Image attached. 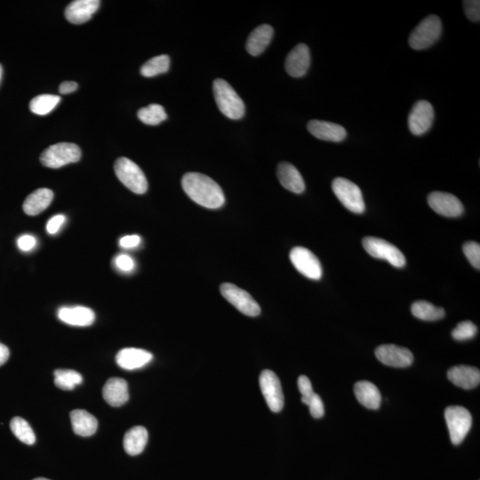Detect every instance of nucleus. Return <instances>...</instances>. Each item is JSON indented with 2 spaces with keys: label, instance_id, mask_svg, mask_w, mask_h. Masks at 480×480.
<instances>
[{
  "label": "nucleus",
  "instance_id": "obj_1",
  "mask_svg": "<svg viewBox=\"0 0 480 480\" xmlns=\"http://www.w3.org/2000/svg\"><path fill=\"white\" fill-rule=\"evenodd\" d=\"M182 189L193 202L207 209H217L223 207L225 198L223 189L207 175L188 173L182 180Z\"/></svg>",
  "mask_w": 480,
  "mask_h": 480
},
{
  "label": "nucleus",
  "instance_id": "obj_2",
  "mask_svg": "<svg viewBox=\"0 0 480 480\" xmlns=\"http://www.w3.org/2000/svg\"><path fill=\"white\" fill-rule=\"evenodd\" d=\"M213 91L218 108L231 120H240L245 115V105L227 81L218 78L214 81Z\"/></svg>",
  "mask_w": 480,
  "mask_h": 480
},
{
  "label": "nucleus",
  "instance_id": "obj_3",
  "mask_svg": "<svg viewBox=\"0 0 480 480\" xmlns=\"http://www.w3.org/2000/svg\"><path fill=\"white\" fill-rule=\"evenodd\" d=\"M114 170L122 184L136 194H145L148 189L145 174L134 161L120 157L114 165Z\"/></svg>",
  "mask_w": 480,
  "mask_h": 480
},
{
  "label": "nucleus",
  "instance_id": "obj_4",
  "mask_svg": "<svg viewBox=\"0 0 480 480\" xmlns=\"http://www.w3.org/2000/svg\"><path fill=\"white\" fill-rule=\"evenodd\" d=\"M442 24L439 16L424 18L414 28L409 37V45L414 50H424L434 44L442 35Z\"/></svg>",
  "mask_w": 480,
  "mask_h": 480
},
{
  "label": "nucleus",
  "instance_id": "obj_5",
  "mask_svg": "<svg viewBox=\"0 0 480 480\" xmlns=\"http://www.w3.org/2000/svg\"><path fill=\"white\" fill-rule=\"evenodd\" d=\"M81 159V150L74 143L60 142L51 145L42 152L41 161L43 166L60 168L68 164L76 163Z\"/></svg>",
  "mask_w": 480,
  "mask_h": 480
},
{
  "label": "nucleus",
  "instance_id": "obj_6",
  "mask_svg": "<svg viewBox=\"0 0 480 480\" xmlns=\"http://www.w3.org/2000/svg\"><path fill=\"white\" fill-rule=\"evenodd\" d=\"M332 189L340 202L350 212L355 214L365 212L363 195L356 184L348 179L338 177L333 181Z\"/></svg>",
  "mask_w": 480,
  "mask_h": 480
},
{
  "label": "nucleus",
  "instance_id": "obj_7",
  "mask_svg": "<svg viewBox=\"0 0 480 480\" xmlns=\"http://www.w3.org/2000/svg\"><path fill=\"white\" fill-rule=\"evenodd\" d=\"M445 418L451 442L454 445H460L471 428L472 417L470 412L463 407L451 406L445 411Z\"/></svg>",
  "mask_w": 480,
  "mask_h": 480
},
{
  "label": "nucleus",
  "instance_id": "obj_8",
  "mask_svg": "<svg viewBox=\"0 0 480 480\" xmlns=\"http://www.w3.org/2000/svg\"><path fill=\"white\" fill-rule=\"evenodd\" d=\"M365 251L371 256L385 260L396 268H403L406 265V257L397 246L386 240L375 237H367L362 241Z\"/></svg>",
  "mask_w": 480,
  "mask_h": 480
},
{
  "label": "nucleus",
  "instance_id": "obj_9",
  "mask_svg": "<svg viewBox=\"0 0 480 480\" xmlns=\"http://www.w3.org/2000/svg\"><path fill=\"white\" fill-rule=\"evenodd\" d=\"M221 293L229 303L249 317H256L261 313V308L250 293L231 283L221 286Z\"/></svg>",
  "mask_w": 480,
  "mask_h": 480
},
{
  "label": "nucleus",
  "instance_id": "obj_10",
  "mask_svg": "<svg viewBox=\"0 0 480 480\" xmlns=\"http://www.w3.org/2000/svg\"><path fill=\"white\" fill-rule=\"evenodd\" d=\"M290 260L301 274L313 281H320L322 277V267L320 260L309 249L296 246L290 252Z\"/></svg>",
  "mask_w": 480,
  "mask_h": 480
},
{
  "label": "nucleus",
  "instance_id": "obj_11",
  "mask_svg": "<svg viewBox=\"0 0 480 480\" xmlns=\"http://www.w3.org/2000/svg\"><path fill=\"white\" fill-rule=\"evenodd\" d=\"M260 387L270 409L274 413L281 412L284 407V394L277 375L271 370L261 372Z\"/></svg>",
  "mask_w": 480,
  "mask_h": 480
},
{
  "label": "nucleus",
  "instance_id": "obj_12",
  "mask_svg": "<svg viewBox=\"0 0 480 480\" xmlns=\"http://www.w3.org/2000/svg\"><path fill=\"white\" fill-rule=\"evenodd\" d=\"M429 206L437 214L445 217H459L464 212L460 199L450 193L434 192L428 197Z\"/></svg>",
  "mask_w": 480,
  "mask_h": 480
},
{
  "label": "nucleus",
  "instance_id": "obj_13",
  "mask_svg": "<svg viewBox=\"0 0 480 480\" xmlns=\"http://www.w3.org/2000/svg\"><path fill=\"white\" fill-rule=\"evenodd\" d=\"M434 120V109L427 101H419L408 117V127L414 135H422L429 130Z\"/></svg>",
  "mask_w": 480,
  "mask_h": 480
},
{
  "label": "nucleus",
  "instance_id": "obj_14",
  "mask_svg": "<svg viewBox=\"0 0 480 480\" xmlns=\"http://www.w3.org/2000/svg\"><path fill=\"white\" fill-rule=\"evenodd\" d=\"M375 356L382 364L392 367H407L413 364L414 355L404 347L385 345L377 347Z\"/></svg>",
  "mask_w": 480,
  "mask_h": 480
},
{
  "label": "nucleus",
  "instance_id": "obj_15",
  "mask_svg": "<svg viewBox=\"0 0 480 480\" xmlns=\"http://www.w3.org/2000/svg\"><path fill=\"white\" fill-rule=\"evenodd\" d=\"M311 66L310 49L306 44H298L286 59V73L293 78L303 77Z\"/></svg>",
  "mask_w": 480,
  "mask_h": 480
},
{
  "label": "nucleus",
  "instance_id": "obj_16",
  "mask_svg": "<svg viewBox=\"0 0 480 480\" xmlns=\"http://www.w3.org/2000/svg\"><path fill=\"white\" fill-rule=\"evenodd\" d=\"M307 127L311 135L323 141L339 142L347 136L345 127L331 122L314 120L308 123Z\"/></svg>",
  "mask_w": 480,
  "mask_h": 480
},
{
  "label": "nucleus",
  "instance_id": "obj_17",
  "mask_svg": "<svg viewBox=\"0 0 480 480\" xmlns=\"http://www.w3.org/2000/svg\"><path fill=\"white\" fill-rule=\"evenodd\" d=\"M99 0H76L71 2L66 9V17L70 23L82 24L91 19L93 14L98 10Z\"/></svg>",
  "mask_w": 480,
  "mask_h": 480
},
{
  "label": "nucleus",
  "instance_id": "obj_18",
  "mask_svg": "<svg viewBox=\"0 0 480 480\" xmlns=\"http://www.w3.org/2000/svg\"><path fill=\"white\" fill-rule=\"evenodd\" d=\"M57 316L61 321L75 327H88L95 320L94 311L83 306L61 308Z\"/></svg>",
  "mask_w": 480,
  "mask_h": 480
},
{
  "label": "nucleus",
  "instance_id": "obj_19",
  "mask_svg": "<svg viewBox=\"0 0 480 480\" xmlns=\"http://www.w3.org/2000/svg\"><path fill=\"white\" fill-rule=\"evenodd\" d=\"M447 378L460 388L471 390L479 385L480 371L469 365H458L449 369Z\"/></svg>",
  "mask_w": 480,
  "mask_h": 480
},
{
  "label": "nucleus",
  "instance_id": "obj_20",
  "mask_svg": "<svg viewBox=\"0 0 480 480\" xmlns=\"http://www.w3.org/2000/svg\"><path fill=\"white\" fill-rule=\"evenodd\" d=\"M277 175L281 185L288 191L301 194L306 191V184L302 174L295 166L288 162H281L278 166Z\"/></svg>",
  "mask_w": 480,
  "mask_h": 480
},
{
  "label": "nucleus",
  "instance_id": "obj_21",
  "mask_svg": "<svg viewBox=\"0 0 480 480\" xmlns=\"http://www.w3.org/2000/svg\"><path fill=\"white\" fill-rule=\"evenodd\" d=\"M153 359L152 353L145 350L125 348L118 353L117 364L125 370H135L149 364Z\"/></svg>",
  "mask_w": 480,
  "mask_h": 480
},
{
  "label": "nucleus",
  "instance_id": "obj_22",
  "mask_svg": "<svg viewBox=\"0 0 480 480\" xmlns=\"http://www.w3.org/2000/svg\"><path fill=\"white\" fill-rule=\"evenodd\" d=\"M103 399L112 407H121L129 400L128 385L124 379L113 377L106 382L103 389Z\"/></svg>",
  "mask_w": 480,
  "mask_h": 480
},
{
  "label": "nucleus",
  "instance_id": "obj_23",
  "mask_svg": "<svg viewBox=\"0 0 480 480\" xmlns=\"http://www.w3.org/2000/svg\"><path fill=\"white\" fill-rule=\"evenodd\" d=\"M273 34V28L268 24L260 25L254 28L247 38L246 45L247 52L253 56H260L270 45Z\"/></svg>",
  "mask_w": 480,
  "mask_h": 480
},
{
  "label": "nucleus",
  "instance_id": "obj_24",
  "mask_svg": "<svg viewBox=\"0 0 480 480\" xmlns=\"http://www.w3.org/2000/svg\"><path fill=\"white\" fill-rule=\"evenodd\" d=\"M53 199V192L51 189L46 188L36 189L25 199L23 206L24 213L31 216H38L48 209Z\"/></svg>",
  "mask_w": 480,
  "mask_h": 480
},
{
  "label": "nucleus",
  "instance_id": "obj_25",
  "mask_svg": "<svg viewBox=\"0 0 480 480\" xmlns=\"http://www.w3.org/2000/svg\"><path fill=\"white\" fill-rule=\"evenodd\" d=\"M354 393L359 402L368 409L377 410L382 403V395L374 383L367 381L358 382L354 386Z\"/></svg>",
  "mask_w": 480,
  "mask_h": 480
},
{
  "label": "nucleus",
  "instance_id": "obj_26",
  "mask_svg": "<svg viewBox=\"0 0 480 480\" xmlns=\"http://www.w3.org/2000/svg\"><path fill=\"white\" fill-rule=\"evenodd\" d=\"M71 421L73 432L78 436L90 437L98 431V419L88 411L81 409L71 411Z\"/></svg>",
  "mask_w": 480,
  "mask_h": 480
},
{
  "label": "nucleus",
  "instance_id": "obj_27",
  "mask_svg": "<svg viewBox=\"0 0 480 480\" xmlns=\"http://www.w3.org/2000/svg\"><path fill=\"white\" fill-rule=\"evenodd\" d=\"M148 432L142 426L129 429L124 437V449L129 456H138L145 450L148 442Z\"/></svg>",
  "mask_w": 480,
  "mask_h": 480
},
{
  "label": "nucleus",
  "instance_id": "obj_28",
  "mask_svg": "<svg viewBox=\"0 0 480 480\" xmlns=\"http://www.w3.org/2000/svg\"><path fill=\"white\" fill-rule=\"evenodd\" d=\"M412 314L417 318L425 321H436L445 317L446 313L443 308L433 306L426 301H418L412 304Z\"/></svg>",
  "mask_w": 480,
  "mask_h": 480
},
{
  "label": "nucleus",
  "instance_id": "obj_29",
  "mask_svg": "<svg viewBox=\"0 0 480 480\" xmlns=\"http://www.w3.org/2000/svg\"><path fill=\"white\" fill-rule=\"evenodd\" d=\"M170 67V58L167 55L153 57L147 61L140 70L143 77L152 78L167 73Z\"/></svg>",
  "mask_w": 480,
  "mask_h": 480
},
{
  "label": "nucleus",
  "instance_id": "obj_30",
  "mask_svg": "<svg viewBox=\"0 0 480 480\" xmlns=\"http://www.w3.org/2000/svg\"><path fill=\"white\" fill-rule=\"evenodd\" d=\"M61 98L53 95H41L32 99L30 103L31 113L37 115L45 116L55 110L59 105Z\"/></svg>",
  "mask_w": 480,
  "mask_h": 480
},
{
  "label": "nucleus",
  "instance_id": "obj_31",
  "mask_svg": "<svg viewBox=\"0 0 480 480\" xmlns=\"http://www.w3.org/2000/svg\"><path fill=\"white\" fill-rule=\"evenodd\" d=\"M83 377L80 372L71 369H57L55 371V383L59 389L64 390H74L75 387L81 385Z\"/></svg>",
  "mask_w": 480,
  "mask_h": 480
},
{
  "label": "nucleus",
  "instance_id": "obj_32",
  "mask_svg": "<svg viewBox=\"0 0 480 480\" xmlns=\"http://www.w3.org/2000/svg\"><path fill=\"white\" fill-rule=\"evenodd\" d=\"M139 120L146 125H157L162 123L167 119V115L163 106L152 103L145 108L138 110Z\"/></svg>",
  "mask_w": 480,
  "mask_h": 480
},
{
  "label": "nucleus",
  "instance_id": "obj_33",
  "mask_svg": "<svg viewBox=\"0 0 480 480\" xmlns=\"http://www.w3.org/2000/svg\"><path fill=\"white\" fill-rule=\"evenodd\" d=\"M10 428L14 436L26 445H33L36 442V436L33 429L27 421L21 417H14L10 422Z\"/></svg>",
  "mask_w": 480,
  "mask_h": 480
},
{
  "label": "nucleus",
  "instance_id": "obj_34",
  "mask_svg": "<svg viewBox=\"0 0 480 480\" xmlns=\"http://www.w3.org/2000/svg\"><path fill=\"white\" fill-rule=\"evenodd\" d=\"M477 332V325L471 321H463L454 329L452 336L456 341H467V340L474 338Z\"/></svg>",
  "mask_w": 480,
  "mask_h": 480
},
{
  "label": "nucleus",
  "instance_id": "obj_35",
  "mask_svg": "<svg viewBox=\"0 0 480 480\" xmlns=\"http://www.w3.org/2000/svg\"><path fill=\"white\" fill-rule=\"evenodd\" d=\"M302 402L306 406L310 407L311 414L313 415L314 418L318 419L323 417L325 414V407L323 401L320 399V397L316 393H313V396L308 397H302Z\"/></svg>",
  "mask_w": 480,
  "mask_h": 480
},
{
  "label": "nucleus",
  "instance_id": "obj_36",
  "mask_svg": "<svg viewBox=\"0 0 480 480\" xmlns=\"http://www.w3.org/2000/svg\"><path fill=\"white\" fill-rule=\"evenodd\" d=\"M464 252L472 266L480 268V245L477 242L469 241L464 245Z\"/></svg>",
  "mask_w": 480,
  "mask_h": 480
},
{
  "label": "nucleus",
  "instance_id": "obj_37",
  "mask_svg": "<svg viewBox=\"0 0 480 480\" xmlns=\"http://www.w3.org/2000/svg\"><path fill=\"white\" fill-rule=\"evenodd\" d=\"M464 7L468 19L474 21V23H479L480 21V1L479 0H465Z\"/></svg>",
  "mask_w": 480,
  "mask_h": 480
},
{
  "label": "nucleus",
  "instance_id": "obj_38",
  "mask_svg": "<svg viewBox=\"0 0 480 480\" xmlns=\"http://www.w3.org/2000/svg\"><path fill=\"white\" fill-rule=\"evenodd\" d=\"M116 266L120 271L128 272L131 271L135 268V261L127 254H120L115 259Z\"/></svg>",
  "mask_w": 480,
  "mask_h": 480
},
{
  "label": "nucleus",
  "instance_id": "obj_39",
  "mask_svg": "<svg viewBox=\"0 0 480 480\" xmlns=\"http://www.w3.org/2000/svg\"><path fill=\"white\" fill-rule=\"evenodd\" d=\"M298 388L301 394H302V397H310L313 395V388L311 385L310 379L306 375H301L298 379Z\"/></svg>",
  "mask_w": 480,
  "mask_h": 480
},
{
  "label": "nucleus",
  "instance_id": "obj_40",
  "mask_svg": "<svg viewBox=\"0 0 480 480\" xmlns=\"http://www.w3.org/2000/svg\"><path fill=\"white\" fill-rule=\"evenodd\" d=\"M66 221V216L63 214H58L51 218L48 221V224H46V231H48L49 234H56L60 230L61 227L63 226V224Z\"/></svg>",
  "mask_w": 480,
  "mask_h": 480
},
{
  "label": "nucleus",
  "instance_id": "obj_41",
  "mask_svg": "<svg viewBox=\"0 0 480 480\" xmlns=\"http://www.w3.org/2000/svg\"><path fill=\"white\" fill-rule=\"evenodd\" d=\"M36 244H37V241H36V239L33 236L31 235L21 236L17 240L18 247H19L21 251H24V252H28V251L33 249Z\"/></svg>",
  "mask_w": 480,
  "mask_h": 480
},
{
  "label": "nucleus",
  "instance_id": "obj_42",
  "mask_svg": "<svg viewBox=\"0 0 480 480\" xmlns=\"http://www.w3.org/2000/svg\"><path fill=\"white\" fill-rule=\"evenodd\" d=\"M141 243V238L137 235L125 236L120 239V245L123 249H134Z\"/></svg>",
  "mask_w": 480,
  "mask_h": 480
},
{
  "label": "nucleus",
  "instance_id": "obj_43",
  "mask_svg": "<svg viewBox=\"0 0 480 480\" xmlns=\"http://www.w3.org/2000/svg\"><path fill=\"white\" fill-rule=\"evenodd\" d=\"M78 89V84L74 81H64L60 85L59 92L62 95L71 94L76 91Z\"/></svg>",
  "mask_w": 480,
  "mask_h": 480
},
{
  "label": "nucleus",
  "instance_id": "obj_44",
  "mask_svg": "<svg viewBox=\"0 0 480 480\" xmlns=\"http://www.w3.org/2000/svg\"><path fill=\"white\" fill-rule=\"evenodd\" d=\"M10 352L9 349L6 345L0 343V367L6 363L9 359Z\"/></svg>",
  "mask_w": 480,
  "mask_h": 480
},
{
  "label": "nucleus",
  "instance_id": "obj_45",
  "mask_svg": "<svg viewBox=\"0 0 480 480\" xmlns=\"http://www.w3.org/2000/svg\"><path fill=\"white\" fill-rule=\"evenodd\" d=\"M2 76H3V67L1 64H0V82H1Z\"/></svg>",
  "mask_w": 480,
  "mask_h": 480
},
{
  "label": "nucleus",
  "instance_id": "obj_46",
  "mask_svg": "<svg viewBox=\"0 0 480 480\" xmlns=\"http://www.w3.org/2000/svg\"><path fill=\"white\" fill-rule=\"evenodd\" d=\"M33 480H49V479H44V478H38V479H33Z\"/></svg>",
  "mask_w": 480,
  "mask_h": 480
}]
</instances>
